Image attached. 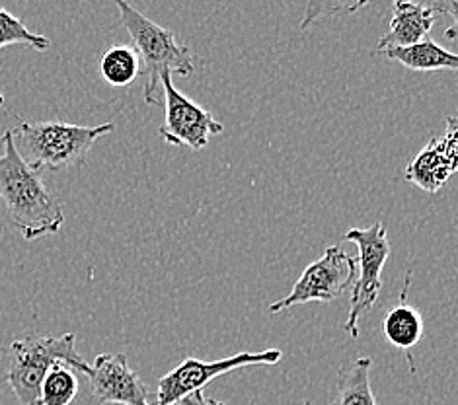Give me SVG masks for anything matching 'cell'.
<instances>
[{"instance_id": "cell-8", "label": "cell", "mask_w": 458, "mask_h": 405, "mask_svg": "<svg viewBox=\"0 0 458 405\" xmlns=\"http://www.w3.org/2000/svg\"><path fill=\"white\" fill-rule=\"evenodd\" d=\"M162 96H165V125L160 127V137L174 147H190L199 150L207 147L209 137L221 135L225 125L216 122L211 112L199 104L191 102L174 86L172 74L162 72L160 76Z\"/></svg>"}, {"instance_id": "cell-10", "label": "cell", "mask_w": 458, "mask_h": 405, "mask_svg": "<svg viewBox=\"0 0 458 405\" xmlns=\"http://www.w3.org/2000/svg\"><path fill=\"white\" fill-rule=\"evenodd\" d=\"M458 166V122L446 117V131L439 139H431L413 158L403 178L428 193H437Z\"/></svg>"}, {"instance_id": "cell-9", "label": "cell", "mask_w": 458, "mask_h": 405, "mask_svg": "<svg viewBox=\"0 0 458 405\" xmlns=\"http://www.w3.org/2000/svg\"><path fill=\"white\" fill-rule=\"evenodd\" d=\"M86 378L92 388V405H148V390L123 353L98 355Z\"/></svg>"}, {"instance_id": "cell-1", "label": "cell", "mask_w": 458, "mask_h": 405, "mask_svg": "<svg viewBox=\"0 0 458 405\" xmlns=\"http://www.w3.org/2000/svg\"><path fill=\"white\" fill-rule=\"evenodd\" d=\"M0 199L13 223L28 242L57 234L64 224L61 203L47 190L41 172L20 156L13 131L0 137Z\"/></svg>"}, {"instance_id": "cell-11", "label": "cell", "mask_w": 458, "mask_h": 405, "mask_svg": "<svg viewBox=\"0 0 458 405\" xmlns=\"http://www.w3.org/2000/svg\"><path fill=\"white\" fill-rule=\"evenodd\" d=\"M392 6H394V13H392L390 28L378 39L377 51L413 46V43L429 38V31L435 24V13L431 6L420 4L416 0H392Z\"/></svg>"}, {"instance_id": "cell-16", "label": "cell", "mask_w": 458, "mask_h": 405, "mask_svg": "<svg viewBox=\"0 0 458 405\" xmlns=\"http://www.w3.org/2000/svg\"><path fill=\"white\" fill-rule=\"evenodd\" d=\"M81 382L76 370L64 363L53 365L41 382L38 405H71L79 393Z\"/></svg>"}, {"instance_id": "cell-7", "label": "cell", "mask_w": 458, "mask_h": 405, "mask_svg": "<svg viewBox=\"0 0 458 405\" xmlns=\"http://www.w3.org/2000/svg\"><path fill=\"white\" fill-rule=\"evenodd\" d=\"M281 359L283 353L279 349H267V351L261 353H238L226 359L209 360V363H203V360L195 357H185L182 365L172 368L158 380L157 405L180 403L185 396L203 390L215 378L228 375V372H233L236 368L277 365Z\"/></svg>"}, {"instance_id": "cell-14", "label": "cell", "mask_w": 458, "mask_h": 405, "mask_svg": "<svg viewBox=\"0 0 458 405\" xmlns=\"http://www.w3.org/2000/svg\"><path fill=\"white\" fill-rule=\"evenodd\" d=\"M370 367L373 359L361 357L349 368H342L330 405H377L370 388Z\"/></svg>"}, {"instance_id": "cell-18", "label": "cell", "mask_w": 458, "mask_h": 405, "mask_svg": "<svg viewBox=\"0 0 458 405\" xmlns=\"http://www.w3.org/2000/svg\"><path fill=\"white\" fill-rule=\"evenodd\" d=\"M370 0H309L307 10L301 20V30L307 31L322 18H332L340 14H355L365 8Z\"/></svg>"}, {"instance_id": "cell-22", "label": "cell", "mask_w": 458, "mask_h": 405, "mask_svg": "<svg viewBox=\"0 0 458 405\" xmlns=\"http://www.w3.org/2000/svg\"><path fill=\"white\" fill-rule=\"evenodd\" d=\"M304 405H312V403L310 401H304Z\"/></svg>"}, {"instance_id": "cell-5", "label": "cell", "mask_w": 458, "mask_h": 405, "mask_svg": "<svg viewBox=\"0 0 458 405\" xmlns=\"http://www.w3.org/2000/svg\"><path fill=\"white\" fill-rule=\"evenodd\" d=\"M345 242H353L359 249V277H355L352 304H349V317L345 322V332L357 337L359 320L367 314L378 300L380 287H383V269L390 256V244L386 238L385 224L377 221L369 228H349L344 234Z\"/></svg>"}, {"instance_id": "cell-15", "label": "cell", "mask_w": 458, "mask_h": 405, "mask_svg": "<svg viewBox=\"0 0 458 405\" xmlns=\"http://www.w3.org/2000/svg\"><path fill=\"white\" fill-rule=\"evenodd\" d=\"M100 74L107 84L115 86V89L133 84L140 74V61L137 51L129 46L110 47L100 59Z\"/></svg>"}, {"instance_id": "cell-4", "label": "cell", "mask_w": 458, "mask_h": 405, "mask_svg": "<svg viewBox=\"0 0 458 405\" xmlns=\"http://www.w3.org/2000/svg\"><path fill=\"white\" fill-rule=\"evenodd\" d=\"M74 342V333L61 337L30 333L14 339L10 345L6 382L21 405H38L41 382L53 365L64 363L82 375L90 370V365L76 351Z\"/></svg>"}, {"instance_id": "cell-2", "label": "cell", "mask_w": 458, "mask_h": 405, "mask_svg": "<svg viewBox=\"0 0 458 405\" xmlns=\"http://www.w3.org/2000/svg\"><path fill=\"white\" fill-rule=\"evenodd\" d=\"M16 150L36 170L82 168L86 156L98 139L115 131L114 123L72 125L61 122L30 123L16 117V127L10 129Z\"/></svg>"}, {"instance_id": "cell-12", "label": "cell", "mask_w": 458, "mask_h": 405, "mask_svg": "<svg viewBox=\"0 0 458 405\" xmlns=\"http://www.w3.org/2000/svg\"><path fill=\"white\" fill-rule=\"evenodd\" d=\"M410 277L411 273L408 271L406 279H403L400 302L394 306V308H390V312L386 314L383 322V332H385V337L390 342V345H394L406 353L411 351V349L420 343V339L423 335V317L418 312V308H413L411 304H408Z\"/></svg>"}, {"instance_id": "cell-20", "label": "cell", "mask_w": 458, "mask_h": 405, "mask_svg": "<svg viewBox=\"0 0 458 405\" xmlns=\"http://www.w3.org/2000/svg\"><path fill=\"white\" fill-rule=\"evenodd\" d=\"M180 405H226L225 401H219V400H213V398H207L203 390L199 392H193L190 393V396H185Z\"/></svg>"}, {"instance_id": "cell-6", "label": "cell", "mask_w": 458, "mask_h": 405, "mask_svg": "<svg viewBox=\"0 0 458 405\" xmlns=\"http://www.w3.org/2000/svg\"><path fill=\"white\" fill-rule=\"evenodd\" d=\"M355 277L357 261L340 246L326 248L324 256L302 271L287 297L269 304V312H287L293 306L307 302H332L340 299L349 287H353Z\"/></svg>"}, {"instance_id": "cell-3", "label": "cell", "mask_w": 458, "mask_h": 405, "mask_svg": "<svg viewBox=\"0 0 458 405\" xmlns=\"http://www.w3.org/2000/svg\"><path fill=\"white\" fill-rule=\"evenodd\" d=\"M115 6L119 8L123 28L133 39V49L139 55L140 74L145 76V102L158 105L162 104L158 97L162 72L191 76L195 72V55L188 46L176 41L174 31L140 14L129 0H115Z\"/></svg>"}, {"instance_id": "cell-21", "label": "cell", "mask_w": 458, "mask_h": 405, "mask_svg": "<svg viewBox=\"0 0 458 405\" xmlns=\"http://www.w3.org/2000/svg\"><path fill=\"white\" fill-rule=\"evenodd\" d=\"M3 105H4V96L0 94V107H3Z\"/></svg>"}, {"instance_id": "cell-17", "label": "cell", "mask_w": 458, "mask_h": 405, "mask_svg": "<svg viewBox=\"0 0 458 405\" xmlns=\"http://www.w3.org/2000/svg\"><path fill=\"white\" fill-rule=\"evenodd\" d=\"M10 46H28L36 51H47L51 41L46 36L34 34L24 21L0 6V49Z\"/></svg>"}, {"instance_id": "cell-19", "label": "cell", "mask_w": 458, "mask_h": 405, "mask_svg": "<svg viewBox=\"0 0 458 405\" xmlns=\"http://www.w3.org/2000/svg\"><path fill=\"white\" fill-rule=\"evenodd\" d=\"M431 10L435 14H446L453 20L451 28L446 30V38L454 41L456 39V28H458V0H435V4H433Z\"/></svg>"}, {"instance_id": "cell-13", "label": "cell", "mask_w": 458, "mask_h": 405, "mask_svg": "<svg viewBox=\"0 0 458 405\" xmlns=\"http://www.w3.org/2000/svg\"><path fill=\"white\" fill-rule=\"evenodd\" d=\"M385 55L386 59L400 63L402 67L416 72H433V71H456L458 69V57L454 53L443 49L439 43L425 38L413 46L406 47H390L385 51H378Z\"/></svg>"}]
</instances>
